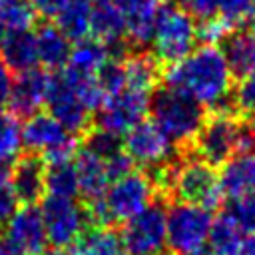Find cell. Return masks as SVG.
Returning <instances> with one entry per match:
<instances>
[{
  "label": "cell",
  "mask_w": 255,
  "mask_h": 255,
  "mask_svg": "<svg viewBox=\"0 0 255 255\" xmlns=\"http://www.w3.org/2000/svg\"><path fill=\"white\" fill-rule=\"evenodd\" d=\"M124 151L131 157V161L145 171L155 169L173 159L175 145L165 137V133L153 124L141 120L135 124L122 141Z\"/></svg>",
  "instance_id": "11"
},
{
  "label": "cell",
  "mask_w": 255,
  "mask_h": 255,
  "mask_svg": "<svg viewBox=\"0 0 255 255\" xmlns=\"http://www.w3.org/2000/svg\"><path fill=\"white\" fill-rule=\"evenodd\" d=\"M157 195L155 183L147 171H129L120 179L110 181L104 195L88 203L90 221L96 225L124 223L145 209Z\"/></svg>",
  "instance_id": "2"
},
{
  "label": "cell",
  "mask_w": 255,
  "mask_h": 255,
  "mask_svg": "<svg viewBox=\"0 0 255 255\" xmlns=\"http://www.w3.org/2000/svg\"><path fill=\"white\" fill-rule=\"evenodd\" d=\"M0 255H24V253H20L4 235H0Z\"/></svg>",
  "instance_id": "44"
},
{
  "label": "cell",
  "mask_w": 255,
  "mask_h": 255,
  "mask_svg": "<svg viewBox=\"0 0 255 255\" xmlns=\"http://www.w3.org/2000/svg\"><path fill=\"white\" fill-rule=\"evenodd\" d=\"M42 255H74V251H68V247H54V249H46Z\"/></svg>",
  "instance_id": "45"
},
{
  "label": "cell",
  "mask_w": 255,
  "mask_h": 255,
  "mask_svg": "<svg viewBox=\"0 0 255 255\" xmlns=\"http://www.w3.org/2000/svg\"><path fill=\"white\" fill-rule=\"evenodd\" d=\"M122 62L126 72V88L151 96L161 78L159 62L155 60V56L141 50H133L126 52L122 56Z\"/></svg>",
  "instance_id": "22"
},
{
  "label": "cell",
  "mask_w": 255,
  "mask_h": 255,
  "mask_svg": "<svg viewBox=\"0 0 255 255\" xmlns=\"http://www.w3.org/2000/svg\"><path fill=\"white\" fill-rule=\"evenodd\" d=\"M219 167L217 179L223 195L235 199L255 193V157L251 153H235Z\"/></svg>",
  "instance_id": "19"
},
{
  "label": "cell",
  "mask_w": 255,
  "mask_h": 255,
  "mask_svg": "<svg viewBox=\"0 0 255 255\" xmlns=\"http://www.w3.org/2000/svg\"><path fill=\"white\" fill-rule=\"evenodd\" d=\"M12 82H14V76L8 70V66L2 62V58H0V108L8 102V96H10V90H12Z\"/></svg>",
  "instance_id": "42"
},
{
  "label": "cell",
  "mask_w": 255,
  "mask_h": 255,
  "mask_svg": "<svg viewBox=\"0 0 255 255\" xmlns=\"http://www.w3.org/2000/svg\"><path fill=\"white\" fill-rule=\"evenodd\" d=\"M151 50L159 64H175L185 58L197 44V22L183 8L173 4H161L153 32Z\"/></svg>",
  "instance_id": "5"
},
{
  "label": "cell",
  "mask_w": 255,
  "mask_h": 255,
  "mask_svg": "<svg viewBox=\"0 0 255 255\" xmlns=\"http://www.w3.org/2000/svg\"><path fill=\"white\" fill-rule=\"evenodd\" d=\"M126 24V42L143 48L151 40V32L161 8V0H114Z\"/></svg>",
  "instance_id": "18"
},
{
  "label": "cell",
  "mask_w": 255,
  "mask_h": 255,
  "mask_svg": "<svg viewBox=\"0 0 255 255\" xmlns=\"http://www.w3.org/2000/svg\"><path fill=\"white\" fill-rule=\"evenodd\" d=\"M112 50L102 44L100 40L88 36V38H82L78 42H74L72 50H70V56H68V62L64 68H68L70 72H76V74H84V76H96V72L112 58Z\"/></svg>",
  "instance_id": "24"
},
{
  "label": "cell",
  "mask_w": 255,
  "mask_h": 255,
  "mask_svg": "<svg viewBox=\"0 0 255 255\" xmlns=\"http://www.w3.org/2000/svg\"><path fill=\"white\" fill-rule=\"evenodd\" d=\"M40 213L46 227L48 243L54 247H70L90 227L88 205L78 203L74 197L44 195Z\"/></svg>",
  "instance_id": "9"
},
{
  "label": "cell",
  "mask_w": 255,
  "mask_h": 255,
  "mask_svg": "<svg viewBox=\"0 0 255 255\" xmlns=\"http://www.w3.org/2000/svg\"><path fill=\"white\" fill-rule=\"evenodd\" d=\"M201 255H215V253H211V251H209V253H201Z\"/></svg>",
  "instance_id": "49"
},
{
  "label": "cell",
  "mask_w": 255,
  "mask_h": 255,
  "mask_svg": "<svg viewBox=\"0 0 255 255\" xmlns=\"http://www.w3.org/2000/svg\"><path fill=\"white\" fill-rule=\"evenodd\" d=\"M90 36L106 44L114 56L126 54V24L114 0H94L90 6Z\"/></svg>",
  "instance_id": "17"
},
{
  "label": "cell",
  "mask_w": 255,
  "mask_h": 255,
  "mask_svg": "<svg viewBox=\"0 0 255 255\" xmlns=\"http://www.w3.org/2000/svg\"><path fill=\"white\" fill-rule=\"evenodd\" d=\"M175 4L195 20H205L217 14V0H175Z\"/></svg>",
  "instance_id": "39"
},
{
  "label": "cell",
  "mask_w": 255,
  "mask_h": 255,
  "mask_svg": "<svg viewBox=\"0 0 255 255\" xmlns=\"http://www.w3.org/2000/svg\"><path fill=\"white\" fill-rule=\"evenodd\" d=\"M151 122L173 145H187L199 131L205 116L203 108L173 88H155L149 96Z\"/></svg>",
  "instance_id": "3"
},
{
  "label": "cell",
  "mask_w": 255,
  "mask_h": 255,
  "mask_svg": "<svg viewBox=\"0 0 255 255\" xmlns=\"http://www.w3.org/2000/svg\"><path fill=\"white\" fill-rule=\"evenodd\" d=\"M46 195L54 197H76L78 195V177L74 161H50L46 163Z\"/></svg>",
  "instance_id": "29"
},
{
  "label": "cell",
  "mask_w": 255,
  "mask_h": 255,
  "mask_svg": "<svg viewBox=\"0 0 255 255\" xmlns=\"http://www.w3.org/2000/svg\"><path fill=\"white\" fill-rule=\"evenodd\" d=\"M255 12V0H217V14L233 28L251 20Z\"/></svg>",
  "instance_id": "36"
},
{
  "label": "cell",
  "mask_w": 255,
  "mask_h": 255,
  "mask_svg": "<svg viewBox=\"0 0 255 255\" xmlns=\"http://www.w3.org/2000/svg\"><path fill=\"white\" fill-rule=\"evenodd\" d=\"M231 100L239 112L255 118V70L241 76V82L237 84V88H233Z\"/></svg>",
  "instance_id": "37"
},
{
  "label": "cell",
  "mask_w": 255,
  "mask_h": 255,
  "mask_svg": "<svg viewBox=\"0 0 255 255\" xmlns=\"http://www.w3.org/2000/svg\"><path fill=\"white\" fill-rule=\"evenodd\" d=\"M36 12L30 0H6L0 8V22L8 32L14 30H32L36 22Z\"/></svg>",
  "instance_id": "30"
},
{
  "label": "cell",
  "mask_w": 255,
  "mask_h": 255,
  "mask_svg": "<svg viewBox=\"0 0 255 255\" xmlns=\"http://www.w3.org/2000/svg\"><path fill=\"white\" fill-rule=\"evenodd\" d=\"M167 88H173L203 110H225L233 94V72L223 50L213 44L195 46L185 58L169 64L161 74Z\"/></svg>",
  "instance_id": "1"
},
{
  "label": "cell",
  "mask_w": 255,
  "mask_h": 255,
  "mask_svg": "<svg viewBox=\"0 0 255 255\" xmlns=\"http://www.w3.org/2000/svg\"><path fill=\"white\" fill-rule=\"evenodd\" d=\"M68 2L70 0H30L34 12L42 18H48V20H54Z\"/></svg>",
  "instance_id": "41"
},
{
  "label": "cell",
  "mask_w": 255,
  "mask_h": 255,
  "mask_svg": "<svg viewBox=\"0 0 255 255\" xmlns=\"http://www.w3.org/2000/svg\"><path fill=\"white\" fill-rule=\"evenodd\" d=\"M251 129L227 110H217L211 118L203 120L193 137L195 157L209 165H221L235 153L249 149Z\"/></svg>",
  "instance_id": "4"
},
{
  "label": "cell",
  "mask_w": 255,
  "mask_h": 255,
  "mask_svg": "<svg viewBox=\"0 0 255 255\" xmlns=\"http://www.w3.org/2000/svg\"><path fill=\"white\" fill-rule=\"evenodd\" d=\"M237 255H255V233H245Z\"/></svg>",
  "instance_id": "43"
},
{
  "label": "cell",
  "mask_w": 255,
  "mask_h": 255,
  "mask_svg": "<svg viewBox=\"0 0 255 255\" xmlns=\"http://www.w3.org/2000/svg\"><path fill=\"white\" fill-rule=\"evenodd\" d=\"M243 235L245 233L237 227V223L223 211L217 219L211 221L207 245L211 247V253L215 255H237Z\"/></svg>",
  "instance_id": "27"
},
{
  "label": "cell",
  "mask_w": 255,
  "mask_h": 255,
  "mask_svg": "<svg viewBox=\"0 0 255 255\" xmlns=\"http://www.w3.org/2000/svg\"><path fill=\"white\" fill-rule=\"evenodd\" d=\"M6 32H8V30H6V28H4V24L0 22V46H2V40H4V36H6Z\"/></svg>",
  "instance_id": "47"
},
{
  "label": "cell",
  "mask_w": 255,
  "mask_h": 255,
  "mask_svg": "<svg viewBox=\"0 0 255 255\" xmlns=\"http://www.w3.org/2000/svg\"><path fill=\"white\" fill-rule=\"evenodd\" d=\"M34 40H36L38 64L44 70L58 72L66 66L70 50H72V42L54 22L40 24L34 32Z\"/></svg>",
  "instance_id": "21"
},
{
  "label": "cell",
  "mask_w": 255,
  "mask_h": 255,
  "mask_svg": "<svg viewBox=\"0 0 255 255\" xmlns=\"http://www.w3.org/2000/svg\"><path fill=\"white\" fill-rule=\"evenodd\" d=\"M225 213L237 223L243 233H255V193L235 197Z\"/></svg>",
  "instance_id": "34"
},
{
  "label": "cell",
  "mask_w": 255,
  "mask_h": 255,
  "mask_svg": "<svg viewBox=\"0 0 255 255\" xmlns=\"http://www.w3.org/2000/svg\"><path fill=\"white\" fill-rule=\"evenodd\" d=\"M133 161H131V157L122 149V151H118V153H114L112 157H108L106 159V171H108V177H110V181H114V179H120V177H124L126 173H129V171H133Z\"/></svg>",
  "instance_id": "40"
},
{
  "label": "cell",
  "mask_w": 255,
  "mask_h": 255,
  "mask_svg": "<svg viewBox=\"0 0 255 255\" xmlns=\"http://www.w3.org/2000/svg\"><path fill=\"white\" fill-rule=\"evenodd\" d=\"M165 211V205L153 199L145 209L124 221L120 237L128 255H163L167 247Z\"/></svg>",
  "instance_id": "10"
},
{
  "label": "cell",
  "mask_w": 255,
  "mask_h": 255,
  "mask_svg": "<svg viewBox=\"0 0 255 255\" xmlns=\"http://www.w3.org/2000/svg\"><path fill=\"white\" fill-rule=\"evenodd\" d=\"M171 255H175V253H171Z\"/></svg>",
  "instance_id": "51"
},
{
  "label": "cell",
  "mask_w": 255,
  "mask_h": 255,
  "mask_svg": "<svg viewBox=\"0 0 255 255\" xmlns=\"http://www.w3.org/2000/svg\"><path fill=\"white\" fill-rule=\"evenodd\" d=\"M18 197L10 185V165L0 167V227L12 217V213L18 209Z\"/></svg>",
  "instance_id": "38"
},
{
  "label": "cell",
  "mask_w": 255,
  "mask_h": 255,
  "mask_svg": "<svg viewBox=\"0 0 255 255\" xmlns=\"http://www.w3.org/2000/svg\"><path fill=\"white\" fill-rule=\"evenodd\" d=\"M211 211L193 203L177 201L165 211V239L167 249L175 255H201L209 229H211Z\"/></svg>",
  "instance_id": "6"
},
{
  "label": "cell",
  "mask_w": 255,
  "mask_h": 255,
  "mask_svg": "<svg viewBox=\"0 0 255 255\" xmlns=\"http://www.w3.org/2000/svg\"><path fill=\"white\" fill-rule=\"evenodd\" d=\"M201 24H197V40H201L203 44H213L219 46L221 42H225V38L235 30L227 20H223L219 14H213L205 20H199Z\"/></svg>",
  "instance_id": "35"
},
{
  "label": "cell",
  "mask_w": 255,
  "mask_h": 255,
  "mask_svg": "<svg viewBox=\"0 0 255 255\" xmlns=\"http://www.w3.org/2000/svg\"><path fill=\"white\" fill-rule=\"evenodd\" d=\"M90 6L92 2L86 0H70L54 18V24L68 36L70 42L90 36Z\"/></svg>",
  "instance_id": "28"
},
{
  "label": "cell",
  "mask_w": 255,
  "mask_h": 255,
  "mask_svg": "<svg viewBox=\"0 0 255 255\" xmlns=\"http://www.w3.org/2000/svg\"><path fill=\"white\" fill-rule=\"evenodd\" d=\"M50 78H52V72L38 66L16 74L8 102H6L10 108V116H14L16 120L18 118L26 120L28 116L40 112V108L46 104Z\"/></svg>",
  "instance_id": "14"
},
{
  "label": "cell",
  "mask_w": 255,
  "mask_h": 255,
  "mask_svg": "<svg viewBox=\"0 0 255 255\" xmlns=\"http://www.w3.org/2000/svg\"><path fill=\"white\" fill-rule=\"evenodd\" d=\"M249 149H251V155L255 157V129H251V141H249Z\"/></svg>",
  "instance_id": "46"
},
{
  "label": "cell",
  "mask_w": 255,
  "mask_h": 255,
  "mask_svg": "<svg viewBox=\"0 0 255 255\" xmlns=\"http://www.w3.org/2000/svg\"><path fill=\"white\" fill-rule=\"evenodd\" d=\"M98 86L102 92L108 96H114L126 88V72H124V62L122 56H112L98 72H96Z\"/></svg>",
  "instance_id": "33"
},
{
  "label": "cell",
  "mask_w": 255,
  "mask_h": 255,
  "mask_svg": "<svg viewBox=\"0 0 255 255\" xmlns=\"http://www.w3.org/2000/svg\"><path fill=\"white\" fill-rule=\"evenodd\" d=\"M74 255H128L120 233L110 225H90L74 243Z\"/></svg>",
  "instance_id": "25"
},
{
  "label": "cell",
  "mask_w": 255,
  "mask_h": 255,
  "mask_svg": "<svg viewBox=\"0 0 255 255\" xmlns=\"http://www.w3.org/2000/svg\"><path fill=\"white\" fill-rule=\"evenodd\" d=\"M2 114H4V112H2V110H0V118H2Z\"/></svg>",
  "instance_id": "50"
},
{
  "label": "cell",
  "mask_w": 255,
  "mask_h": 255,
  "mask_svg": "<svg viewBox=\"0 0 255 255\" xmlns=\"http://www.w3.org/2000/svg\"><path fill=\"white\" fill-rule=\"evenodd\" d=\"M20 141L26 151L42 155L46 163L74 159L80 149L78 137L48 112H36L24 120L20 128Z\"/></svg>",
  "instance_id": "7"
},
{
  "label": "cell",
  "mask_w": 255,
  "mask_h": 255,
  "mask_svg": "<svg viewBox=\"0 0 255 255\" xmlns=\"http://www.w3.org/2000/svg\"><path fill=\"white\" fill-rule=\"evenodd\" d=\"M169 195H175L179 201L193 203L205 209H217L223 199L217 173L213 165L205 163L199 157H189L175 161Z\"/></svg>",
  "instance_id": "8"
},
{
  "label": "cell",
  "mask_w": 255,
  "mask_h": 255,
  "mask_svg": "<svg viewBox=\"0 0 255 255\" xmlns=\"http://www.w3.org/2000/svg\"><path fill=\"white\" fill-rule=\"evenodd\" d=\"M149 110V96L124 88L122 92L108 96L98 108L96 126L124 137L135 124H139Z\"/></svg>",
  "instance_id": "12"
},
{
  "label": "cell",
  "mask_w": 255,
  "mask_h": 255,
  "mask_svg": "<svg viewBox=\"0 0 255 255\" xmlns=\"http://www.w3.org/2000/svg\"><path fill=\"white\" fill-rule=\"evenodd\" d=\"M20 126L14 116L2 114L0 118V167L12 165V161L20 155Z\"/></svg>",
  "instance_id": "31"
},
{
  "label": "cell",
  "mask_w": 255,
  "mask_h": 255,
  "mask_svg": "<svg viewBox=\"0 0 255 255\" xmlns=\"http://www.w3.org/2000/svg\"><path fill=\"white\" fill-rule=\"evenodd\" d=\"M82 141H84V149L92 151L94 155L102 157L104 161L108 157H112L114 153L122 151V137L120 135H114L98 126H92L84 135H82Z\"/></svg>",
  "instance_id": "32"
},
{
  "label": "cell",
  "mask_w": 255,
  "mask_h": 255,
  "mask_svg": "<svg viewBox=\"0 0 255 255\" xmlns=\"http://www.w3.org/2000/svg\"><path fill=\"white\" fill-rule=\"evenodd\" d=\"M46 161L38 153H20L10 165V185L24 205H36L46 195Z\"/></svg>",
  "instance_id": "16"
},
{
  "label": "cell",
  "mask_w": 255,
  "mask_h": 255,
  "mask_svg": "<svg viewBox=\"0 0 255 255\" xmlns=\"http://www.w3.org/2000/svg\"><path fill=\"white\" fill-rule=\"evenodd\" d=\"M223 56L233 76H245L255 70V36L251 32L233 30L223 42Z\"/></svg>",
  "instance_id": "26"
},
{
  "label": "cell",
  "mask_w": 255,
  "mask_h": 255,
  "mask_svg": "<svg viewBox=\"0 0 255 255\" xmlns=\"http://www.w3.org/2000/svg\"><path fill=\"white\" fill-rule=\"evenodd\" d=\"M4 237L24 255H42L48 247L46 227L36 205H24L4 223Z\"/></svg>",
  "instance_id": "15"
},
{
  "label": "cell",
  "mask_w": 255,
  "mask_h": 255,
  "mask_svg": "<svg viewBox=\"0 0 255 255\" xmlns=\"http://www.w3.org/2000/svg\"><path fill=\"white\" fill-rule=\"evenodd\" d=\"M0 58L12 74H20L30 68H36L38 54H36L34 32L32 30L6 32L2 46H0Z\"/></svg>",
  "instance_id": "23"
},
{
  "label": "cell",
  "mask_w": 255,
  "mask_h": 255,
  "mask_svg": "<svg viewBox=\"0 0 255 255\" xmlns=\"http://www.w3.org/2000/svg\"><path fill=\"white\" fill-rule=\"evenodd\" d=\"M72 161H74V169L78 177V193L86 199V203L100 199L110 185L106 161L84 147L76 151Z\"/></svg>",
  "instance_id": "20"
},
{
  "label": "cell",
  "mask_w": 255,
  "mask_h": 255,
  "mask_svg": "<svg viewBox=\"0 0 255 255\" xmlns=\"http://www.w3.org/2000/svg\"><path fill=\"white\" fill-rule=\"evenodd\" d=\"M44 106L48 108V114L54 116L76 137H82L92 128V112L74 94V90L68 86L60 70L52 72Z\"/></svg>",
  "instance_id": "13"
},
{
  "label": "cell",
  "mask_w": 255,
  "mask_h": 255,
  "mask_svg": "<svg viewBox=\"0 0 255 255\" xmlns=\"http://www.w3.org/2000/svg\"><path fill=\"white\" fill-rule=\"evenodd\" d=\"M251 34L255 36V16H251Z\"/></svg>",
  "instance_id": "48"
}]
</instances>
